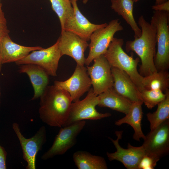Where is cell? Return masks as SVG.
I'll use <instances>...</instances> for the list:
<instances>
[{"label":"cell","mask_w":169,"mask_h":169,"mask_svg":"<svg viewBox=\"0 0 169 169\" xmlns=\"http://www.w3.org/2000/svg\"><path fill=\"white\" fill-rule=\"evenodd\" d=\"M85 120L77 121L60 127L51 147L41 158L45 160L65 154L76 144L77 137L84 128Z\"/></svg>","instance_id":"obj_7"},{"label":"cell","mask_w":169,"mask_h":169,"mask_svg":"<svg viewBox=\"0 0 169 169\" xmlns=\"http://www.w3.org/2000/svg\"><path fill=\"white\" fill-rule=\"evenodd\" d=\"M12 127L21 146L23 158L27 162L26 168L35 169L37 154L46 141L45 127H41L33 136L28 139L26 138L22 134L18 123H13Z\"/></svg>","instance_id":"obj_10"},{"label":"cell","mask_w":169,"mask_h":169,"mask_svg":"<svg viewBox=\"0 0 169 169\" xmlns=\"http://www.w3.org/2000/svg\"><path fill=\"white\" fill-rule=\"evenodd\" d=\"M169 13L155 11L151 23L156 29L157 50L154 63L157 71L168 70L169 67Z\"/></svg>","instance_id":"obj_4"},{"label":"cell","mask_w":169,"mask_h":169,"mask_svg":"<svg viewBox=\"0 0 169 169\" xmlns=\"http://www.w3.org/2000/svg\"><path fill=\"white\" fill-rule=\"evenodd\" d=\"M169 0H156L155 4H158L166 2Z\"/></svg>","instance_id":"obj_31"},{"label":"cell","mask_w":169,"mask_h":169,"mask_svg":"<svg viewBox=\"0 0 169 169\" xmlns=\"http://www.w3.org/2000/svg\"><path fill=\"white\" fill-rule=\"evenodd\" d=\"M98 96V106L109 108L125 115L128 112L132 103L117 93L113 87Z\"/></svg>","instance_id":"obj_19"},{"label":"cell","mask_w":169,"mask_h":169,"mask_svg":"<svg viewBox=\"0 0 169 169\" xmlns=\"http://www.w3.org/2000/svg\"><path fill=\"white\" fill-rule=\"evenodd\" d=\"M88 0H83V3H84V4H85L87 2H88Z\"/></svg>","instance_id":"obj_32"},{"label":"cell","mask_w":169,"mask_h":169,"mask_svg":"<svg viewBox=\"0 0 169 169\" xmlns=\"http://www.w3.org/2000/svg\"><path fill=\"white\" fill-rule=\"evenodd\" d=\"M111 7L120 15L128 24L134 33V38L140 37L141 30L138 25L133 13L134 2L131 0H111Z\"/></svg>","instance_id":"obj_21"},{"label":"cell","mask_w":169,"mask_h":169,"mask_svg":"<svg viewBox=\"0 0 169 169\" xmlns=\"http://www.w3.org/2000/svg\"><path fill=\"white\" fill-rule=\"evenodd\" d=\"M111 70L114 81L113 87L116 91L132 102H143L141 92L129 75L115 67H111Z\"/></svg>","instance_id":"obj_16"},{"label":"cell","mask_w":169,"mask_h":169,"mask_svg":"<svg viewBox=\"0 0 169 169\" xmlns=\"http://www.w3.org/2000/svg\"><path fill=\"white\" fill-rule=\"evenodd\" d=\"M132 1L134 2H138L140 0H131Z\"/></svg>","instance_id":"obj_33"},{"label":"cell","mask_w":169,"mask_h":169,"mask_svg":"<svg viewBox=\"0 0 169 169\" xmlns=\"http://www.w3.org/2000/svg\"><path fill=\"white\" fill-rule=\"evenodd\" d=\"M18 71L26 74L28 76L34 90L32 100L40 97L49 82V76L46 71L40 66L33 64L20 65Z\"/></svg>","instance_id":"obj_18"},{"label":"cell","mask_w":169,"mask_h":169,"mask_svg":"<svg viewBox=\"0 0 169 169\" xmlns=\"http://www.w3.org/2000/svg\"><path fill=\"white\" fill-rule=\"evenodd\" d=\"M157 162L152 157L145 155L141 160L138 169H154Z\"/></svg>","instance_id":"obj_28"},{"label":"cell","mask_w":169,"mask_h":169,"mask_svg":"<svg viewBox=\"0 0 169 169\" xmlns=\"http://www.w3.org/2000/svg\"><path fill=\"white\" fill-rule=\"evenodd\" d=\"M74 163L78 169H107L105 159L100 156L93 155L88 151H78L73 155Z\"/></svg>","instance_id":"obj_22"},{"label":"cell","mask_w":169,"mask_h":169,"mask_svg":"<svg viewBox=\"0 0 169 169\" xmlns=\"http://www.w3.org/2000/svg\"><path fill=\"white\" fill-rule=\"evenodd\" d=\"M145 90H160L165 93L169 90V73L168 70H159L144 77Z\"/></svg>","instance_id":"obj_23"},{"label":"cell","mask_w":169,"mask_h":169,"mask_svg":"<svg viewBox=\"0 0 169 169\" xmlns=\"http://www.w3.org/2000/svg\"><path fill=\"white\" fill-rule=\"evenodd\" d=\"M40 98L38 112L42 121L51 126H64L73 102L69 94L54 85H47Z\"/></svg>","instance_id":"obj_1"},{"label":"cell","mask_w":169,"mask_h":169,"mask_svg":"<svg viewBox=\"0 0 169 169\" xmlns=\"http://www.w3.org/2000/svg\"><path fill=\"white\" fill-rule=\"evenodd\" d=\"M0 90H1V88H0V96H1V91H0Z\"/></svg>","instance_id":"obj_34"},{"label":"cell","mask_w":169,"mask_h":169,"mask_svg":"<svg viewBox=\"0 0 169 169\" xmlns=\"http://www.w3.org/2000/svg\"><path fill=\"white\" fill-rule=\"evenodd\" d=\"M165 93L166 98L157 105L156 110L152 113L149 112L146 114L151 130L155 129L163 122L169 119V90Z\"/></svg>","instance_id":"obj_24"},{"label":"cell","mask_w":169,"mask_h":169,"mask_svg":"<svg viewBox=\"0 0 169 169\" xmlns=\"http://www.w3.org/2000/svg\"><path fill=\"white\" fill-rule=\"evenodd\" d=\"M76 0L77 1H78V0Z\"/></svg>","instance_id":"obj_35"},{"label":"cell","mask_w":169,"mask_h":169,"mask_svg":"<svg viewBox=\"0 0 169 169\" xmlns=\"http://www.w3.org/2000/svg\"><path fill=\"white\" fill-rule=\"evenodd\" d=\"M9 32L7 27V20L2 9V4L0 1V44L3 38L8 34ZM2 65L0 61V71H1Z\"/></svg>","instance_id":"obj_27"},{"label":"cell","mask_w":169,"mask_h":169,"mask_svg":"<svg viewBox=\"0 0 169 169\" xmlns=\"http://www.w3.org/2000/svg\"><path fill=\"white\" fill-rule=\"evenodd\" d=\"M123 131H116L115 134L117 137L114 140L110 137L111 141L116 151L113 153L107 152V156L110 161L116 160L122 163L127 169H138L139 164L145 156V153L141 146L136 147L128 143L127 149L122 147L119 143V140L122 138Z\"/></svg>","instance_id":"obj_14"},{"label":"cell","mask_w":169,"mask_h":169,"mask_svg":"<svg viewBox=\"0 0 169 169\" xmlns=\"http://www.w3.org/2000/svg\"><path fill=\"white\" fill-rule=\"evenodd\" d=\"M124 43L123 39L114 37L104 55L111 67L126 73L141 92L145 89L143 83L144 77L137 68L140 59L139 57L135 59L132 55H128L122 48Z\"/></svg>","instance_id":"obj_3"},{"label":"cell","mask_w":169,"mask_h":169,"mask_svg":"<svg viewBox=\"0 0 169 169\" xmlns=\"http://www.w3.org/2000/svg\"><path fill=\"white\" fill-rule=\"evenodd\" d=\"M1 0H0V1L1 2Z\"/></svg>","instance_id":"obj_36"},{"label":"cell","mask_w":169,"mask_h":169,"mask_svg":"<svg viewBox=\"0 0 169 169\" xmlns=\"http://www.w3.org/2000/svg\"><path fill=\"white\" fill-rule=\"evenodd\" d=\"M57 40L62 56H69L75 60L77 65L84 66L86 60L84 53L89 45L87 41L66 31L61 32Z\"/></svg>","instance_id":"obj_15"},{"label":"cell","mask_w":169,"mask_h":169,"mask_svg":"<svg viewBox=\"0 0 169 169\" xmlns=\"http://www.w3.org/2000/svg\"><path fill=\"white\" fill-rule=\"evenodd\" d=\"M138 23L141 30V36L133 40L127 41L125 48L127 52L133 51L138 56L141 62L139 73L144 77L157 71L154 63L156 29L142 15L139 17Z\"/></svg>","instance_id":"obj_2"},{"label":"cell","mask_w":169,"mask_h":169,"mask_svg":"<svg viewBox=\"0 0 169 169\" xmlns=\"http://www.w3.org/2000/svg\"><path fill=\"white\" fill-rule=\"evenodd\" d=\"M53 10L58 16L63 29L66 20L72 16L74 11L71 0H49Z\"/></svg>","instance_id":"obj_25"},{"label":"cell","mask_w":169,"mask_h":169,"mask_svg":"<svg viewBox=\"0 0 169 169\" xmlns=\"http://www.w3.org/2000/svg\"><path fill=\"white\" fill-rule=\"evenodd\" d=\"M6 153L0 145V169H6Z\"/></svg>","instance_id":"obj_30"},{"label":"cell","mask_w":169,"mask_h":169,"mask_svg":"<svg viewBox=\"0 0 169 169\" xmlns=\"http://www.w3.org/2000/svg\"><path fill=\"white\" fill-rule=\"evenodd\" d=\"M93 60V65L87 67V71L90 76L93 92L98 95L113 87L114 81L111 66L104 54L95 58Z\"/></svg>","instance_id":"obj_11"},{"label":"cell","mask_w":169,"mask_h":169,"mask_svg":"<svg viewBox=\"0 0 169 169\" xmlns=\"http://www.w3.org/2000/svg\"><path fill=\"white\" fill-rule=\"evenodd\" d=\"M42 48L40 46L28 47L18 44L12 41L8 34L4 37L0 44V61L2 64L16 62L33 51Z\"/></svg>","instance_id":"obj_17"},{"label":"cell","mask_w":169,"mask_h":169,"mask_svg":"<svg viewBox=\"0 0 169 169\" xmlns=\"http://www.w3.org/2000/svg\"><path fill=\"white\" fill-rule=\"evenodd\" d=\"M74 12L72 16L65 21L61 32H71L85 40H90L92 34L96 30L105 27L107 23L95 24L91 23L79 10L76 0H71Z\"/></svg>","instance_id":"obj_13"},{"label":"cell","mask_w":169,"mask_h":169,"mask_svg":"<svg viewBox=\"0 0 169 169\" xmlns=\"http://www.w3.org/2000/svg\"><path fill=\"white\" fill-rule=\"evenodd\" d=\"M56 87L67 91L72 101L79 100L90 89L92 85L90 79L84 66L77 65L72 75L64 81H55L54 85Z\"/></svg>","instance_id":"obj_12"},{"label":"cell","mask_w":169,"mask_h":169,"mask_svg":"<svg viewBox=\"0 0 169 169\" xmlns=\"http://www.w3.org/2000/svg\"><path fill=\"white\" fill-rule=\"evenodd\" d=\"M142 102H132L128 112L123 118L115 121L116 125L120 126L124 123L130 125L133 129L134 133L133 138L139 141L140 139H144L146 136L141 129V121L143 117Z\"/></svg>","instance_id":"obj_20"},{"label":"cell","mask_w":169,"mask_h":169,"mask_svg":"<svg viewBox=\"0 0 169 169\" xmlns=\"http://www.w3.org/2000/svg\"><path fill=\"white\" fill-rule=\"evenodd\" d=\"M141 146L145 155L158 161L169 151V119L151 130Z\"/></svg>","instance_id":"obj_8"},{"label":"cell","mask_w":169,"mask_h":169,"mask_svg":"<svg viewBox=\"0 0 169 169\" xmlns=\"http://www.w3.org/2000/svg\"><path fill=\"white\" fill-rule=\"evenodd\" d=\"M152 9L155 11H164L169 13V1L152 6Z\"/></svg>","instance_id":"obj_29"},{"label":"cell","mask_w":169,"mask_h":169,"mask_svg":"<svg viewBox=\"0 0 169 169\" xmlns=\"http://www.w3.org/2000/svg\"><path fill=\"white\" fill-rule=\"evenodd\" d=\"M123 29L121 22L117 19L112 20L105 27L93 32L90 38L89 53L86 58L85 64L89 66L95 58L104 54L114 38L115 34Z\"/></svg>","instance_id":"obj_6"},{"label":"cell","mask_w":169,"mask_h":169,"mask_svg":"<svg viewBox=\"0 0 169 169\" xmlns=\"http://www.w3.org/2000/svg\"><path fill=\"white\" fill-rule=\"evenodd\" d=\"M62 56L57 40L52 46L33 51L15 63L18 65L27 64L38 65L43 68L49 75L55 76L59 61Z\"/></svg>","instance_id":"obj_9"},{"label":"cell","mask_w":169,"mask_h":169,"mask_svg":"<svg viewBox=\"0 0 169 169\" xmlns=\"http://www.w3.org/2000/svg\"><path fill=\"white\" fill-rule=\"evenodd\" d=\"M99 103L98 96L94 93L92 88L90 89L84 99L72 103L68 117L64 126L79 121L97 120L111 116L110 113H101L97 110L95 107Z\"/></svg>","instance_id":"obj_5"},{"label":"cell","mask_w":169,"mask_h":169,"mask_svg":"<svg viewBox=\"0 0 169 169\" xmlns=\"http://www.w3.org/2000/svg\"><path fill=\"white\" fill-rule=\"evenodd\" d=\"M166 96V93L160 90H145L141 92L142 100L149 109H151L163 101Z\"/></svg>","instance_id":"obj_26"}]
</instances>
